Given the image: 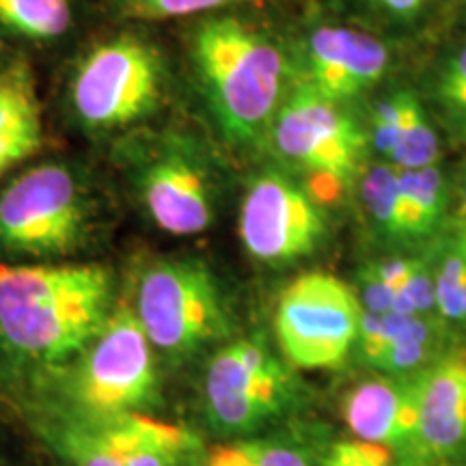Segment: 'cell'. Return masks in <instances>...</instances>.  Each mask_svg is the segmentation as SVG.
Returning <instances> with one entry per match:
<instances>
[{
    "label": "cell",
    "mask_w": 466,
    "mask_h": 466,
    "mask_svg": "<svg viewBox=\"0 0 466 466\" xmlns=\"http://www.w3.org/2000/svg\"><path fill=\"white\" fill-rule=\"evenodd\" d=\"M113 279L97 264H0V339L39 363H67L110 318Z\"/></svg>",
    "instance_id": "cell-1"
},
{
    "label": "cell",
    "mask_w": 466,
    "mask_h": 466,
    "mask_svg": "<svg viewBox=\"0 0 466 466\" xmlns=\"http://www.w3.org/2000/svg\"><path fill=\"white\" fill-rule=\"evenodd\" d=\"M190 55L209 108L231 141L255 143L270 132L288 63L266 35L238 17H212L197 26Z\"/></svg>",
    "instance_id": "cell-2"
},
{
    "label": "cell",
    "mask_w": 466,
    "mask_h": 466,
    "mask_svg": "<svg viewBox=\"0 0 466 466\" xmlns=\"http://www.w3.org/2000/svg\"><path fill=\"white\" fill-rule=\"evenodd\" d=\"M37 430L63 466H195L201 456L188 430L143 412L89 415L63 404Z\"/></svg>",
    "instance_id": "cell-3"
},
{
    "label": "cell",
    "mask_w": 466,
    "mask_h": 466,
    "mask_svg": "<svg viewBox=\"0 0 466 466\" xmlns=\"http://www.w3.org/2000/svg\"><path fill=\"white\" fill-rule=\"evenodd\" d=\"M279 158L305 173L318 201L339 197L357 179L370 134L341 108L307 83L300 85L270 126Z\"/></svg>",
    "instance_id": "cell-4"
},
{
    "label": "cell",
    "mask_w": 466,
    "mask_h": 466,
    "mask_svg": "<svg viewBox=\"0 0 466 466\" xmlns=\"http://www.w3.org/2000/svg\"><path fill=\"white\" fill-rule=\"evenodd\" d=\"M158 395L154 346L134 309L119 307L72 360L63 404L89 415L143 412Z\"/></svg>",
    "instance_id": "cell-5"
},
{
    "label": "cell",
    "mask_w": 466,
    "mask_h": 466,
    "mask_svg": "<svg viewBox=\"0 0 466 466\" xmlns=\"http://www.w3.org/2000/svg\"><path fill=\"white\" fill-rule=\"evenodd\" d=\"M91 208L78 177L48 162L17 175L0 190V248L28 258L74 253L89 231Z\"/></svg>",
    "instance_id": "cell-6"
},
{
    "label": "cell",
    "mask_w": 466,
    "mask_h": 466,
    "mask_svg": "<svg viewBox=\"0 0 466 466\" xmlns=\"http://www.w3.org/2000/svg\"><path fill=\"white\" fill-rule=\"evenodd\" d=\"M134 313L168 357H188L229 333L217 279L199 259L154 261L138 279Z\"/></svg>",
    "instance_id": "cell-7"
},
{
    "label": "cell",
    "mask_w": 466,
    "mask_h": 466,
    "mask_svg": "<svg viewBox=\"0 0 466 466\" xmlns=\"http://www.w3.org/2000/svg\"><path fill=\"white\" fill-rule=\"evenodd\" d=\"M363 305L357 291L330 272L313 270L283 289L275 333L283 359L296 370H333L357 348Z\"/></svg>",
    "instance_id": "cell-8"
},
{
    "label": "cell",
    "mask_w": 466,
    "mask_h": 466,
    "mask_svg": "<svg viewBox=\"0 0 466 466\" xmlns=\"http://www.w3.org/2000/svg\"><path fill=\"white\" fill-rule=\"evenodd\" d=\"M291 376L264 341L248 337L220 348L203 376V410L225 439H247L288 408Z\"/></svg>",
    "instance_id": "cell-9"
},
{
    "label": "cell",
    "mask_w": 466,
    "mask_h": 466,
    "mask_svg": "<svg viewBox=\"0 0 466 466\" xmlns=\"http://www.w3.org/2000/svg\"><path fill=\"white\" fill-rule=\"evenodd\" d=\"M162 67L158 55L134 37L96 46L76 67L72 104L91 130L137 124L158 108Z\"/></svg>",
    "instance_id": "cell-10"
},
{
    "label": "cell",
    "mask_w": 466,
    "mask_h": 466,
    "mask_svg": "<svg viewBox=\"0 0 466 466\" xmlns=\"http://www.w3.org/2000/svg\"><path fill=\"white\" fill-rule=\"evenodd\" d=\"M324 231L318 199L289 175L268 171L250 182L240 209V240L250 258L291 264L311 255Z\"/></svg>",
    "instance_id": "cell-11"
},
{
    "label": "cell",
    "mask_w": 466,
    "mask_h": 466,
    "mask_svg": "<svg viewBox=\"0 0 466 466\" xmlns=\"http://www.w3.org/2000/svg\"><path fill=\"white\" fill-rule=\"evenodd\" d=\"M138 195L151 220L173 236L206 231L214 218V186L199 154L168 145L138 173Z\"/></svg>",
    "instance_id": "cell-12"
},
{
    "label": "cell",
    "mask_w": 466,
    "mask_h": 466,
    "mask_svg": "<svg viewBox=\"0 0 466 466\" xmlns=\"http://www.w3.org/2000/svg\"><path fill=\"white\" fill-rule=\"evenodd\" d=\"M419 425L408 456L447 460L466 450V348L419 370Z\"/></svg>",
    "instance_id": "cell-13"
},
{
    "label": "cell",
    "mask_w": 466,
    "mask_h": 466,
    "mask_svg": "<svg viewBox=\"0 0 466 466\" xmlns=\"http://www.w3.org/2000/svg\"><path fill=\"white\" fill-rule=\"evenodd\" d=\"M389 69V48L350 26H322L307 44V85L333 102L370 91Z\"/></svg>",
    "instance_id": "cell-14"
},
{
    "label": "cell",
    "mask_w": 466,
    "mask_h": 466,
    "mask_svg": "<svg viewBox=\"0 0 466 466\" xmlns=\"http://www.w3.org/2000/svg\"><path fill=\"white\" fill-rule=\"evenodd\" d=\"M417 374L370 378L343 395L341 415L354 439L410 453L419 425Z\"/></svg>",
    "instance_id": "cell-15"
},
{
    "label": "cell",
    "mask_w": 466,
    "mask_h": 466,
    "mask_svg": "<svg viewBox=\"0 0 466 466\" xmlns=\"http://www.w3.org/2000/svg\"><path fill=\"white\" fill-rule=\"evenodd\" d=\"M42 108L26 66L0 72V177L42 147Z\"/></svg>",
    "instance_id": "cell-16"
},
{
    "label": "cell",
    "mask_w": 466,
    "mask_h": 466,
    "mask_svg": "<svg viewBox=\"0 0 466 466\" xmlns=\"http://www.w3.org/2000/svg\"><path fill=\"white\" fill-rule=\"evenodd\" d=\"M400 192L408 240H419L434 233L447 209V184L439 165L412 171L400 168Z\"/></svg>",
    "instance_id": "cell-17"
},
{
    "label": "cell",
    "mask_w": 466,
    "mask_h": 466,
    "mask_svg": "<svg viewBox=\"0 0 466 466\" xmlns=\"http://www.w3.org/2000/svg\"><path fill=\"white\" fill-rule=\"evenodd\" d=\"M360 199L371 223L391 240H408L404 203L400 192V168L380 162L367 168L360 179Z\"/></svg>",
    "instance_id": "cell-18"
},
{
    "label": "cell",
    "mask_w": 466,
    "mask_h": 466,
    "mask_svg": "<svg viewBox=\"0 0 466 466\" xmlns=\"http://www.w3.org/2000/svg\"><path fill=\"white\" fill-rule=\"evenodd\" d=\"M69 25V0H0V26L26 39H56L67 33Z\"/></svg>",
    "instance_id": "cell-19"
},
{
    "label": "cell",
    "mask_w": 466,
    "mask_h": 466,
    "mask_svg": "<svg viewBox=\"0 0 466 466\" xmlns=\"http://www.w3.org/2000/svg\"><path fill=\"white\" fill-rule=\"evenodd\" d=\"M195 466H311V460L288 441L247 436L214 447Z\"/></svg>",
    "instance_id": "cell-20"
},
{
    "label": "cell",
    "mask_w": 466,
    "mask_h": 466,
    "mask_svg": "<svg viewBox=\"0 0 466 466\" xmlns=\"http://www.w3.org/2000/svg\"><path fill=\"white\" fill-rule=\"evenodd\" d=\"M441 158V141L439 134L430 124V116L425 113L423 104L419 102V97L410 91L406 102V113H404V126H401V134L395 145L389 165L406 168H425L432 167Z\"/></svg>",
    "instance_id": "cell-21"
},
{
    "label": "cell",
    "mask_w": 466,
    "mask_h": 466,
    "mask_svg": "<svg viewBox=\"0 0 466 466\" xmlns=\"http://www.w3.org/2000/svg\"><path fill=\"white\" fill-rule=\"evenodd\" d=\"M430 93L447 126L466 138V44L436 67Z\"/></svg>",
    "instance_id": "cell-22"
},
{
    "label": "cell",
    "mask_w": 466,
    "mask_h": 466,
    "mask_svg": "<svg viewBox=\"0 0 466 466\" xmlns=\"http://www.w3.org/2000/svg\"><path fill=\"white\" fill-rule=\"evenodd\" d=\"M466 285V225L447 242L436 264V305L445 319L466 322L464 316Z\"/></svg>",
    "instance_id": "cell-23"
},
{
    "label": "cell",
    "mask_w": 466,
    "mask_h": 466,
    "mask_svg": "<svg viewBox=\"0 0 466 466\" xmlns=\"http://www.w3.org/2000/svg\"><path fill=\"white\" fill-rule=\"evenodd\" d=\"M408 96H410V91L404 89L389 93L387 97H382V100L376 104L374 115H371L370 143L387 162L391 158L401 134V126H404Z\"/></svg>",
    "instance_id": "cell-24"
},
{
    "label": "cell",
    "mask_w": 466,
    "mask_h": 466,
    "mask_svg": "<svg viewBox=\"0 0 466 466\" xmlns=\"http://www.w3.org/2000/svg\"><path fill=\"white\" fill-rule=\"evenodd\" d=\"M127 15L141 20H171L223 9L238 0H119Z\"/></svg>",
    "instance_id": "cell-25"
},
{
    "label": "cell",
    "mask_w": 466,
    "mask_h": 466,
    "mask_svg": "<svg viewBox=\"0 0 466 466\" xmlns=\"http://www.w3.org/2000/svg\"><path fill=\"white\" fill-rule=\"evenodd\" d=\"M401 289L415 305L417 316L430 318L434 311H439V305H436V266L430 264L428 259L412 258L410 270H408L406 281L401 283Z\"/></svg>",
    "instance_id": "cell-26"
},
{
    "label": "cell",
    "mask_w": 466,
    "mask_h": 466,
    "mask_svg": "<svg viewBox=\"0 0 466 466\" xmlns=\"http://www.w3.org/2000/svg\"><path fill=\"white\" fill-rule=\"evenodd\" d=\"M360 305L371 313H391L395 289L376 275L374 268L367 266L360 270Z\"/></svg>",
    "instance_id": "cell-27"
},
{
    "label": "cell",
    "mask_w": 466,
    "mask_h": 466,
    "mask_svg": "<svg viewBox=\"0 0 466 466\" xmlns=\"http://www.w3.org/2000/svg\"><path fill=\"white\" fill-rule=\"evenodd\" d=\"M357 441V439H354ZM357 466H400L393 450L376 442L357 441Z\"/></svg>",
    "instance_id": "cell-28"
},
{
    "label": "cell",
    "mask_w": 466,
    "mask_h": 466,
    "mask_svg": "<svg viewBox=\"0 0 466 466\" xmlns=\"http://www.w3.org/2000/svg\"><path fill=\"white\" fill-rule=\"evenodd\" d=\"M322 466H357V441H339L326 451Z\"/></svg>",
    "instance_id": "cell-29"
},
{
    "label": "cell",
    "mask_w": 466,
    "mask_h": 466,
    "mask_svg": "<svg viewBox=\"0 0 466 466\" xmlns=\"http://www.w3.org/2000/svg\"><path fill=\"white\" fill-rule=\"evenodd\" d=\"M371 3L391 15L412 17L423 9L430 0H371Z\"/></svg>",
    "instance_id": "cell-30"
},
{
    "label": "cell",
    "mask_w": 466,
    "mask_h": 466,
    "mask_svg": "<svg viewBox=\"0 0 466 466\" xmlns=\"http://www.w3.org/2000/svg\"><path fill=\"white\" fill-rule=\"evenodd\" d=\"M458 195H460V212H462L466 217V171L462 175V182H460Z\"/></svg>",
    "instance_id": "cell-31"
}]
</instances>
